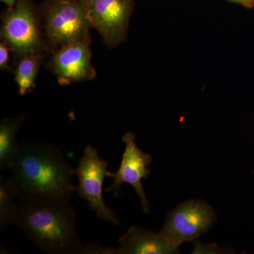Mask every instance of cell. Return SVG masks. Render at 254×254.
<instances>
[{"label":"cell","mask_w":254,"mask_h":254,"mask_svg":"<svg viewBox=\"0 0 254 254\" xmlns=\"http://www.w3.org/2000/svg\"><path fill=\"white\" fill-rule=\"evenodd\" d=\"M14 225L38 250L51 254H79L77 213L68 202L30 200L18 204Z\"/></svg>","instance_id":"cell-2"},{"label":"cell","mask_w":254,"mask_h":254,"mask_svg":"<svg viewBox=\"0 0 254 254\" xmlns=\"http://www.w3.org/2000/svg\"><path fill=\"white\" fill-rule=\"evenodd\" d=\"M133 6V0H90L92 27L108 46H118L125 39Z\"/></svg>","instance_id":"cell-8"},{"label":"cell","mask_w":254,"mask_h":254,"mask_svg":"<svg viewBox=\"0 0 254 254\" xmlns=\"http://www.w3.org/2000/svg\"><path fill=\"white\" fill-rule=\"evenodd\" d=\"M50 68L62 86L93 79L96 72L91 63L89 37L57 49Z\"/></svg>","instance_id":"cell-9"},{"label":"cell","mask_w":254,"mask_h":254,"mask_svg":"<svg viewBox=\"0 0 254 254\" xmlns=\"http://www.w3.org/2000/svg\"><path fill=\"white\" fill-rule=\"evenodd\" d=\"M60 1H71V2L86 3L89 4L90 0H60Z\"/></svg>","instance_id":"cell-18"},{"label":"cell","mask_w":254,"mask_h":254,"mask_svg":"<svg viewBox=\"0 0 254 254\" xmlns=\"http://www.w3.org/2000/svg\"><path fill=\"white\" fill-rule=\"evenodd\" d=\"M10 50L11 48L9 45L3 40L0 44V68L1 70H5L9 67Z\"/></svg>","instance_id":"cell-15"},{"label":"cell","mask_w":254,"mask_h":254,"mask_svg":"<svg viewBox=\"0 0 254 254\" xmlns=\"http://www.w3.org/2000/svg\"><path fill=\"white\" fill-rule=\"evenodd\" d=\"M227 1L242 5L247 9H252L254 7V0H227Z\"/></svg>","instance_id":"cell-16"},{"label":"cell","mask_w":254,"mask_h":254,"mask_svg":"<svg viewBox=\"0 0 254 254\" xmlns=\"http://www.w3.org/2000/svg\"><path fill=\"white\" fill-rule=\"evenodd\" d=\"M41 60V53L26 55L20 59L15 76L20 95L27 94L34 86Z\"/></svg>","instance_id":"cell-13"},{"label":"cell","mask_w":254,"mask_h":254,"mask_svg":"<svg viewBox=\"0 0 254 254\" xmlns=\"http://www.w3.org/2000/svg\"><path fill=\"white\" fill-rule=\"evenodd\" d=\"M118 254H178L179 247L160 233L141 227L132 226L120 239Z\"/></svg>","instance_id":"cell-10"},{"label":"cell","mask_w":254,"mask_h":254,"mask_svg":"<svg viewBox=\"0 0 254 254\" xmlns=\"http://www.w3.org/2000/svg\"><path fill=\"white\" fill-rule=\"evenodd\" d=\"M88 6L86 3L60 0H46L43 3L39 10L50 46L58 49L71 42L89 37L92 25Z\"/></svg>","instance_id":"cell-3"},{"label":"cell","mask_w":254,"mask_h":254,"mask_svg":"<svg viewBox=\"0 0 254 254\" xmlns=\"http://www.w3.org/2000/svg\"><path fill=\"white\" fill-rule=\"evenodd\" d=\"M18 193L11 177H0V232L14 225Z\"/></svg>","instance_id":"cell-12"},{"label":"cell","mask_w":254,"mask_h":254,"mask_svg":"<svg viewBox=\"0 0 254 254\" xmlns=\"http://www.w3.org/2000/svg\"><path fill=\"white\" fill-rule=\"evenodd\" d=\"M216 220L214 209L204 200H189L167 215L160 233L175 247L198 239Z\"/></svg>","instance_id":"cell-6"},{"label":"cell","mask_w":254,"mask_h":254,"mask_svg":"<svg viewBox=\"0 0 254 254\" xmlns=\"http://www.w3.org/2000/svg\"><path fill=\"white\" fill-rule=\"evenodd\" d=\"M41 13L31 0H18L5 11L1 36L20 58L42 53L44 41L41 30Z\"/></svg>","instance_id":"cell-4"},{"label":"cell","mask_w":254,"mask_h":254,"mask_svg":"<svg viewBox=\"0 0 254 254\" xmlns=\"http://www.w3.org/2000/svg\"><path fill=\"white\" fill-rule=\"evenodd\" d=\"M108 160L102 159L97 148L88 145L83 155L74 169V175L78 177V185L76 192L86 200L89 208L95 212L98 218L115 225L120 221L113 210L107 205L103 198V185L105 177H110L111 172L108 170Z\"/></svg>","instance_id":"cell-5"},{"label":"cell","mask_w":254,"mask_h":254,"mask_svg":"<svg viewBox=\"0 0 254 254\" xmlns=\"http://www.w3.org/2000/svg\"><path fill=\"white\" fill-rule=\"evenodd\" d=\"M135 139L136 137L131 132H127L124 135L123 141L125 143V149L121 164L118 171L112 173L110 178L113 180V184L107 189L106 191L113 190L115 197H118L122 185L124 183L129 184L139 197L143 212L149 213L150 205L142 186L141 180L148 178L150 170L147 167L152 163L153 158L149 153L138 148Z\"/></svg>","instance_id":"cell-7"},{"label":"cell","mask_w":254,"mask_h":254,"mask_svg":"<svg viewBox=\"0 0 254 254\" xmlns=\"http://www.w3.org/2000/svg\"><path fill=\"white\" fill-rule=\"evenodd\" d=\"M118 248L90 242L83 245L79 254H118Z\"/></svg>","instance_id":"cell-14"},{"label":"cell","mask_w":254,"mask_h":254,"mask_svg":"<svg viewBox=\"0 0 254 254\" xmlns=\"http://www.w3.org/2000/svg\"><path fill=\"white\" fill-rule=\"evenodd\" d=\"M24 117L16 118H5L0 124V170L11 168L17 154L19 143L16 141V135L22 125Z\"/></svg>","instance_id":"cell-11"},{"label":"cell","mask_w":254,"mask_h":254,"mask_svg":"<svg viewBox=\"0 0 254 254\" xmlns=\"http://www.w3.org/2000/svg\"><path fill=\"white\" fill-rule=\"evenodd\" d=\"M0 1L6 4L8 7H11V6H14L18 0H0Z\"/></svg>","instance_id":"cell-17"},{"label":"cell","mask_w":254,"mask_h":254,"mask_svg":"<svg viewBox=\"0 0 254 254\" xmlns=\"http://www.w3.org/2000/svg\"><path fill=\"white\" fill-rule=\"evenodd\" d=\"M21 201L56 200L69 203L76 187L74 169L57 145L44 141L18 145L9 169Z\"/></svg>","instance_id":"cell-1"}]
</instances>
